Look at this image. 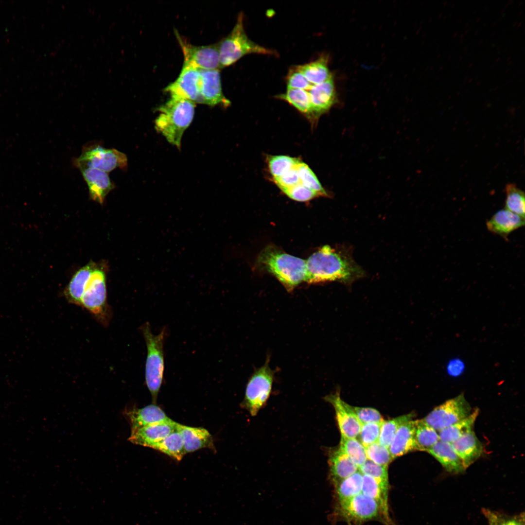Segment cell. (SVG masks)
Listing matches in <instances>:
<instances>
[{
    "label": "cell",
    "mask_w": 525,
    "mask_h": 525,
    "mask_svg": "<svg viewBox=\"0 0 525 525\" xmlns=\"http://www.w3.org/2000/svg\"><path fill=\"white\" fill-rule=\"evenodd\" d=\"M305 281L318 283L337 281L350 284L365 276V272L346 249L326 245L306 261Z\"/></svg>",
    "instance_id": "6da1fadb"
},
{
    "label": "cell",
    "mask_w": 525,
    "mask_h": 525,
    "mask_svg": "<svg viewBox=\"0 0 525 525\" xmlns=\"http://www.w3.org/2000/svg\"><path fill=\"white\" fill-rule=\"evenodd\" d=\"M195 107L191 101L171 97L158 108L156 129L171 144L180 148L183 134L193 118Z\"/></svg>",
    "instance_id": "7a4b0ae2"
},
{
    "label": "cell",
    "mask_w": 525,
    "mask_h": 525,
    "mask_svg": "<svg viewBox=\"0 0 525 525\" xmlns=\"http://www.w3.org/2000/svg\"><path fill=\"white\" fill-rule=\"evenodd\" d=\"M261 265L274 275L288 289L305 280L306 261L268 246L259 258Z\"/></svg>",
    "instance_id": "3957f363"
},
{
    "label": "cell",
    "mask_w": 525,
    "mask_h": 525,
    "mask_svg": "<svg viewBox=\"0 0 525 525\" xmlns=\"http://www.w3.org/2000/svg\"><path fill=\"white\" fill-rule=\"evenodd\" d=\"M140 330L147 348L145 365V382L153 401L155 402L163 379L165 367L163 348L167 330L165 327L158 334L155 335L148 322L140 327Z\"/></svg>",
    "instance_id": "277c9868"
},
{
    "label": "cell",
    "mask_w": 525,
    "mask_h": 525,
    "mask_svg": "<svg viewBox=\"0 0 525 525\" xmlns=\"http://www.w3.org/2000/svg\"><path fill=\"white\" fill-rule=\"evenodd\" d=\"M220 68L229 66L245 55L257 53L274 55V51L260 46L250 39L245 31L244 15L240 13L233 29L217 43Z\"/></svg>",
    "instance_id": "5b68a950"
},
{
    "label": "cell",
    "mask_w": 525,
    "mask_h": 525,
    "mask_svg": "<svg viewBox=\"0 0 525 525\" xmlns=\"http://www.w3.org/2000/svg\"><path fill=\"white\" fill-rule=\"evenodd\" d=\"M267 359L263 366L255 371L246 385L242 405L252 416L257 414L271 393L274 373Z\"/></svg>",
    "instance_id": "8992f818"
},
{
    "label": "cell",
    "mask_w": 525,
    "mask_h": 525,
    "mask_svg": "<svg viewBox=\"0 0 525 525\" xmlns=\"http://www.w3.org/2000/svg\"><path fill=\"white\" fill-rule=\"evenodd\" d=\"M105 277L104 268L97 265L87 282L80 304L105 324L108 317Z\"/></svg>",
    "instance_id": "52a82bcc"
},
{
    "label": "cell",
    "mask_w": 525,
    "mask_h": 525,
    "mask_svg": "<svg viewBox=\"0 0 525 525\" xmlns=\"http://www.w3.org/2000/svg\"><path fill=\"white\" fill-rule=\"evenodd\" d=\"M80 163L106 173L119 168L127 167V158L123 153L114 148L106 149L100 144L90 143L85 145L80 156L73 160Z\"/></svg>",
    "instance_id": "ba28073f"
},
{
    "label": "cell",
    "mask_w": 525,
    "mask_h": 525,
    "mask_svg": "<svg viewBox=\"0 0 525 525\" xmlns=\"http://www.w3.org/2000/svg\"><path fill=\"white\" fill-rule=\"evenodd\" d=\"M471 407L464 394L450 399L435 407L422 420L438 432L468 416Z\"/></svg>",
    "instance_id": "9c48e42d"
},
{
    "label": "cell",
    "mask_w": 525,
    "mask_h": 525,
    "mask_svg": "<svg viewBox=\"0 0 525 525\" xmlns=\"http://www.w3.org/2000/svg\"><path fill=\"white\" fill-rule=\"evenodd\" d=\"M175 35L182 51L184 60L183 65L200 70L220 68L217 44L196 46L189 43L177 31Z\"/></svg>",
    "instance_id": "30bf717a"
},
{
    "label": "cell",
    "mask_w": 525,
    "mask_h": 525,
    "mask_svg": "<svg viewBox=\"0 0 525 525\" xmlns=\"http://www.w3.org/2000/svg\"><path fill=\"white\" fill-rule=\"evenodd\" d=\"M200 70L183 65L182 70L175 81L167 86L164 90L171 97L197 102L199 96Z\"/></svg>",
    "instance_id": "8fae6325"
},
{
    "label": "cell",
    "mask_w": 525,
    "mask_h": 525,
    "mask_svg": "<svg viewBox=\"0 0 525 525\" xmlns=\"http://www.w3.org/2000/svg\"><path fill=\"white\" fill-rule=\"evenodd\" d=\"M197 103L210 105H228L230 102L222 91L219 69L200 70L199 96Z\"/></svg>",
    "instance_id": "7c38bea8"
},
{
    "label": "cell",
    "mask_w": 525,
    "mask_h": 525,
    "mask_svg": "<svg viewBox=\"0 0 525 525\" xmlns=\"http://www.w3.org/2000/svg\"><path fill=\"white\" fill-rule=\"evenodd\" d=\"M73 163L80 170L86 182L90 198L103 204L106 195L115 188L108 173L80 163Z\"/></svg>",
    "instance_id": "4fadbf2b"
},
{
    "label": "cell",
    "mask_w": 525,
    "mask_h": 525,
    "mask_svg": "<svg viewBox=\"0 0 525 525\" xmlns=\"http://www.w3.org/2000/svg\"><path fill=\"white\" fill-rule=\"evenodd\" d=\"M340 504L342 515L350 520L364 521L376 517L380 508L373 499L361 493Z\"/></svg>",
    "instance_id": "5bb4252c"
},
{
    "label": "cell",
    "mask_w": 525,
    "mask_h": 525,
    "mask_svg": "<svg viewBox=\"0 0 525 525\" xmlns=\"http://www.w3.org/2000/svg\"><path fill=\"white\" fill-rule=\"evenodd\" d=\"M325 399L334 409L341 436L356 438L360 433L362 424L350 409L349 404L341 399L339 392L330 394Z\"/></svg>",
    "instance_id": "9a60e30c"
},
{
    "label": "cell",
    "mask_w": 525,
    "mask_h": 525,
    "mask_svg": "<svg viewBox=\"0 0 525 525\" xmlns=\"http://www.w3.org/2000/svg\"><path fill=\"white\" fill-rule=\"evenodd\" d=\"M177 424L168 418L131 431L128 439L134 444L152 448L175 431Z\"/></svg>",
    "instance_id": "2e32d148"
},
{
    "label": "cell",
    "mask_w": 525,
    "mask_h": 525,
    "mask_svg": "<svg viewBox=\"0 0 525 525\" xmlns=\"http://www.w3.org/2000/svg\"><path fill=\"white\" fill-rule=\"evenodd\" d=\"M308 92L316 120L337 102L333 76L323 83L313 85Z\"/></svg>",
    "instance_id": "e0dca14e"
},
{
    "label": "cell",
    "mask_w": 525,
    "mask_h": 525,
    "mask_svg": "<svg viewBox=\"0 0 525 525\" xmlns=\"http://www.w3.org/2000/svg\"><path fill=\"white\" fill-rule=\"evenodd\" d=\"M524 225L525 218L506 209L497 211L486 222L487 228L490 232L505 240L512 232Z\"/></svg>",
    "instance_id": "ac0fdd59"
},
{
    "label": "cell",
    "mask_w": 525,
    "mask_h": 525,
    "mask_svg": "<svg viewBox=\"0 0 525 525\" xmlns=\"http://www.w3.org/2000/svg\"><path fill=\"white\" fill-rule=\"evenodd\" d=\"M466 469L482 455V443L472 430L451 443Z\"/></svg>",
    "instance_id": "d6986e66"
},
{
    "label": "cell",
    "mask_w": 525,
    "mask_h": 525,
    "mask_svg": "<svg viewBox=\"0 0 525 525\" xmlns=\"http://www.w3.org/2000/svg\"><path fill=\"white\" fill-rule=\"evenodd\" d=\"M177 429L182 437L186 454L203 448H214L212 437L206 429L185 426L178 423Z\"/></svg>",
    "instance_id": "ffe728a7"
},
{
    "label": "cell",
    "mask_w": 525,
    "mask_h": 525,
    "mask_svg": "<svg viewBox=\"0 0 525 525\" xmlns=\"http://www.w3.org/2000/svg\"><path fill=\"white\" fill-rule=\"evenodd\" d=\"M388 449L393 459L416 450L415 420H410L399 427Z\"/></svg>",
    "instance_id": "44dd1931"
},
{
    "label": "cell",
    "mask_w": 525,
    "mask_h": 525,
    "mask_svg": "<svg viewBox=\"0 0 525 525\" xmlns=\"http://www.w3.org/2000/svg\"><path fill=\"white\" fill-rule=\"evenodd\" d=\"M126 415L128 418L131 431L169 418L165 412L155 404H150L141 408H133L127 410Z\"/></svg>",
    "instance_id": "7402d4cb"
},
{
    "label": "cell",
    "mask_w": 525,
    "mask_h": 525,
    "mask_svg": "<svg viewBox=\"0 0 525 525\" xmlns=\"http://www.w3.org/2000/svg\"><path fill=\"white\" fill-rule=\"evenodd\" d=\"M448 472L458 473L466 469L450 443L439 440L427 452Z\"/></svg>",
    "instance_id": "603a6c76"
},
{
    "label": "cell",
    "mask_w": 525,
    "mask_h": 525,
    "mask_svg": "<svg viewBox=\"0 0 525 525\" xmlns=\"http://www.w3.org/2000/svg\"><path fill=\"white\" fill-rule=\"evenodd\" d=\"M328 462L331 477L334 484L359 471V468L339 448L330 451Z\"/></svg>",
    "instance_id": "cb8c5ba5"
},
{
    "label": "cell",
    "mask_w": 525,
    "mask_h": 525,
    "mask_svg": "<svg viewBox=\"0 0 525 525\" xmlns=\"http://www.w3.org/2000/svg\"><path fill=\"white\" fill-rule=\"evenodd\" d=\"M97 265L90 262L80 268L72 276L64 290V295L69 302L80 306L87 282Z\"/></svg>",
    "instance_id": "d4e9b609"
},
{
    "label": "cell",
    "mask_w": 525,
    "mask_h": 525,
    "mask_svg": "<svg viewBox=\"0 0 525 525\" xmlns=\"http://www.w3.org/2000/svg\"><path fill=\"white\" fill-rule=\"evenodd\" d=\"M298 68L313 85L323 83L332 76L328 68V58L325 55Z\"/></svg>",
    "instance_id": "484cf974"
},
{
    "label": "cell",
    "mask_w": 525,
    "mask_h": 525,
    "mask_svg": "<svg viewBox=\"0 0 525 525\" xmlns=\"http://www.w3.org/2000/svg\"><path fill=\"white\" fill-rule=\"evenodd\" d=\"M478 414L479 409L476 408L467 417L438 431L440 440L452 443L472 431Z\"/></svg>",
    "instance_id": "4316f807"
},
{
    "label": "cell",
    "mask_w": 525,
    "mask_h": 525,
    "mask_svg": "<svg viewBox=\"0 0 525 525\" xmlns=\"http://www.w3.org/2000/svg\"><path fill=\"white\" fill-rule=\"evenodd\" d=\"M277 98L288 103L311 121H316L307 90L287 88Z\"/></svg>",
    "instance_id": "83f0119b"
},
{
    "label": "cell",
    "mask_w": 525,
    "mask_h": 525,
    "mask_svg": "<svg viewBox=\"0 0 525 525\" xmlns=\"http://www.w3.org/2000/svg\"><path fill=\"white\" fill-rule=\"evenodd\" d=\"M439 440L438 432L422 419L415 420L416 450L428 452Z\"/></svg>",
    "instance_id": "f1b7e54d"
},
{
    "label": "cell",
    "mask_w": 525,
    "mask_h": 525,
    "mask_svg": "<svg viewBox=\"0 0 525 525\" xmlns=\"http://www.w3.org/2000/svg\"><path fill=\"white\" fill-rule=\"evenodd\" d=\"M388 492L383 490L371 476L363 474L362 493L378 504L380 512L388 520Z\"/></svg>",
    "instance_id": "f546056e"
},
{
    "label": "cell",
    "mask_w": 525,
    "mask_h": 525,
    "mask_svg": "<svg viewBox=\"0 0 525 525\" xmlns=\"http://www.w3.org/2000/svg\"><path fill=\"white\" fill-rule=\"evenodd\" d=\"M180 461L186 454L182 437L177 429L152 447Z\"/></svg>",
    "instance_id": "4dcf8cb0"
},
{
    "label": "cell",
    "mask_w": 525,
    "mask_h": 525,
    "mask_svg": "<svg viewBox=\"0 0 525 525\" xmlns=\"http://www.w3.org/2000/svg\"><path fill=\"white\" fill-rule=\"evenodd\" d=\"M362 483L363 474L358 471L349 477L334 484L339 503L361 493Z\"/></svg>",
    "instance_id": "1f68e13d"
},
{
    "label": "cell",
    "mask_w": 525,
    "mask_h": 525,
    "mask_svg": "<svg viewBox=\"0 0 525 525\" xmlns=\"http://www.w3.org/2000/svg\"><path fill=\"white\" fill-rule=\"evenodd\" d=\"M339 448L358 468L368 459L365 448L356 438H348L341 436Z\"/></svg>",
    "instance_id": "d6a6232c"
},
{
    "label": "cell",
    "mask_w": 525,
    "mask_h": 525,
    "mask_svg": "<svg viewBox=\"0 0 525 525\" xmlns=\"http://www.w3.org/2000/svg\"><path fill=\"white\" fill-rule=\"evenodd\" d=\"M267 160L269 171L273 179L281 176L295 168L300 160L284 155L269 156Z\"/></svg>",
    "instance_id": "836d02e7"
},
{
    "label": "cell",
    "mask_w": 525,
    "mask_h": 525,
    "mask_svg": "<svg viewBox=\"0 0 525 525\" xmlns=\"http://www.w3.org/2000/svg\"><path fill=\"white\" fill-rule=\"evenodd\" d=\"M414 415L410 413L391 420L383 421L382 423L378 442L388 448L399 427L412 420Z\"/></svg>",
    "instance_id": "e575fe53"
},
{
    "label": "cell",
    "mask_w": 525,
    "mask_h": 525,
    "mask_svg": "<svg viewBox=\"0 0 525 525\" xmlns=\"http://www.w3.org/2000/svg\"><path fill=\"white\" fill-rule=\"evenodd\" d=\"M505 208L507 210L525 218V193L514 184L506 187Z\"/></svg>",
    "instance_id": "d590c367"
},
{
    "label": "cell",
    "mask_w": 525,
    "mask_h": 525,
    "mask_svg": "<svg viewBox=\"0 0 525 525\" xmlns=\"http://www.w3.org/2000/svg\"><path fill=\"white\" fill-rule=\"evenodd\" d=\"M387 470L388 466L377 464L368 459H367L359 468V471L363 474L371 476L376 481L383 490L388 491L389 480Z\"/></svg>",
    "instance_id": "8d00e7d4"
},
{
    "label": "cell",
    "mask_w": 525,
    "mask_h": 525,
    "mask_svg": "<svg viewBox=\"0 0 525 525\" xmlns=\"http://www.w3.org/2000/svg\"><path fill=\"white\" fill-rule=\"evenodd\" d=\"M297 169L302 184L316 192L319 196L328 195L327 192L308 165L300 160L297 165Z\"/></svg>",
    "instance_id": "74e56055"
},
{
    "label": "cell",
    "mask_w": 525,
    "mask_h": 525,
    "mask_svg": "<svg viewBox=\"0 0 525 525\" xmlns=\"http://www.w3.org/2000/svg\"><path fill=\"white\" fill-rule=\"evenodd\" d=\"M368 459L384 466H388L393 460L388 448L378 441L365 448Z\"/></svg>",
    "instance_id": "f35d334b"
},
{
    "label": "cell",
    "mask_w": 525,
    "mask_h": 525,
    "mask_svg": "<svg viewBox=\"0 0 525 525\" xmlns=\"http://www.w3.org/2000/svg\"><path fill=\"white\" fill-rule=\"evenodd\" d=\"M383 422H369L362 425L358 436L360 442L365 448L378 441Z\"/></svg>",
    "instance_id": "ab89813d"
},
{
    "label": "cell",
    "mask_w": 525,
    "mask_h": 525,
    "mask_svg": "<svg viewBox=\"0 0 525 525\" xmlns=\"http://www.w3.org/2000/svg\"><path fill=\"white\" fill-rule=\"evenodd\" d=\"M289 198L297 201L305 202L319 195L301 183L289 188L281 190Z\"/></svg>",
    "instance_id": "60d3db41"
},
{
    "label": "cell",
    "mask_w": 525,
    "mask_h": 525,
    "mask_svg": "<svg viewBox=\"0 0 525 525\" xmlns=\"http://www.w3.org/2000/svg\"><path fill=\"white\" fill-rule=\"evenodd\" d=\"M349 407L362 424L369 422H381L382 416L377 410L368 407H360L349 405Z\"/></svg>",
    "instance_id": "b9f144b4"
},
{
    "label": "cell",
    "mask_w": 525,
    "mask_h": 525,
    "mask_svg": "<svg viewBox=\"0 0 525 525\" xmlns=\"http://www.w3.org/2000/svg\"><path fill=\"white\" fill-rule=\"evenodd\" d=\"M287 88L308 90L313 86L299 70L298 66L292 67L287 77Z\"/></svg>",
    "instance_id": "7bdbcfd3"
},
{
    "label": "cell",
    "mask_w": 525,
    "mask_h": 525,
    "mask_svg": "<svg viewBox=\"0 0 525 525\" xmlns=\"http://www.w3.org/2000/svg\"><path fill=\"white\" fill-rule=\"evenodd\" d=\"M297 166L281 176L273 179L280 190L292 187L300 183Z\"/></svg>",
    "instance_id": "ee69618b"
},
{
    "label": "cell",
    "mask_w": 525,
    "mask_h": 525,
    "mask_svg": "<svg viewBox=\"0 0 525 525\" xmlns=\"http://www.w3.org/2000/svg\"><path fill=\"white\" fill-rule=\"evenodd\" d=\"M464 364L459 359L456 358L451 360L447 366L448 373L452 376L460 375L464 370Z\"/></svg>",
    "instance_id": "f6af8a7d"
},
{
    "label": "cell",
    "mask_w": 525,
    "mask_h": 525,
    "mask_svg": "<svg viewBox=\"0 0 525 525\" xmlns=\"http://www.w3.org/2000/svg\"><path fill=\"white\" fill-rule=\"evenodd\" d=\"M496 525H524V516L509 520L499 518L496 515Z\"/></svg>",
    "instance_id": "bcb514c9"
},
{
    "label": "cell",
    "mask_w": 525,
    "mask_h": 525,
    "mask_svg": "<svg viewBox=\"0 0 525 525\" xmlns=\"http://www.w3.org/2000/svg\"><path fill=\"white\" fill-rule=\"evenodd\" d=\"M485 513L489 519L490 525H496V515L490 511L488 512L487 510L485 511Z\"/></svg>",
    "instance_id": "7dc6e473"
}]
</instances>
